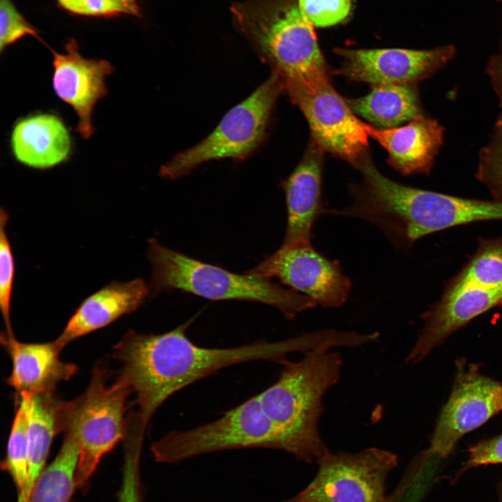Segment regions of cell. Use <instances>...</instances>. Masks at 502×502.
Listing matches in <instances>:
<instances>
[{
  "instance_id": "cb8c5ba5",
  "label": "cell",
  "mask_w": 502,
  "mask_h": 502,
  "mask_svg": "<svg viewBox=\"0 0 502 502\" xmlns=\"http://www.w3.org/2000/svg\"><path fill=\"white\" fill-rule=\"evenodd\" d=\"M1 466L10 475L19 495L25 487L28 473L26 416L20 402L8 437L6 458Z\"/></svg>"
},
{
  "instance_id": "4dcf8cb0",
  "label": "cell",
  "mask_w": 502,
  "mask_h": 502,
  "mask_svg": "<svg viewBox=\"0 0 502 502\" xmlns=\"http://www.w3.org/2000/svg\"><path fill=\"white\" fill-rule=\"evenodd\" d=\"M494 464H502V434L470 447L468 459L460 473L473 467Z\"/></svg>"
},
{
  "instance_id": "9a60e30c",
  "label": "cell",
  "mask_w": 502,
  "mask_h": 502,
  "mask_svg": "<svg viewBox=\"0 0 502 502\" xmlns=\"http://www.w3.org/2000/svg\"><path fill=\"white\" fill-rule=\"evenodd\" d=\"M52 52L54 90L77 114V132L82 138L89 139L94 132L92 125L94 107L107 93L105 81L114 71V67L106 60L83 57L74 39L66 44L64 52Z\"/></svg>"
},
{
  "instance_id": "7a4b0ae2",
  "label": "cell",
  "mask_w": 502,
  "mask_h": 502,
  "mask_svg": "<svg viewBox=\"0 0 502 502\" xmlns=\"http://www.w3.org/2000/svg\"><path fill=\"white\" fill-rule=\"evenodd\" d=\"M357 214L379 227L397 248L455 226L502 220V201L468 199L408 186L370 171L360 191Z\"/></svg>"
},
{
  "instance_id": "5b68a950",
  "label": "cell",
  "mask_w": 502,
  "mask_h": 502,
  "mask_svg": "<svg viewBox=\"0 0 502 502\" xmlns=\"http://www.w3.org/2000/svg\"><path fill=\"white\" fill-rule=\"evenodd\" d=\"M241 31L282 81L328 75L314 26L297 0H250L232 6Z\"/></svg>"
},
{
  "instance_id": "7402d4cb",
  "label": "cell",
  "mask_w": 502,
  "mask_h": 502,
  "mask_svg": "<svg viewBox=\"0 0 502 502\" xmlns=\"http://www.w3.org/2000/svg\"><path fill=\"white\" fill-rule=\"evenodd\" d=\"M347 102L355 114L380 129L397 127L423 114L417 91L409 84L372 86L366 96Z\"/></svg>"
},
{
  "instance_id": "f546056e",
  "label": "cell",
  "mask_w": 502,
  "mask_h": 502,
  "mask_svg": "<svg viewBox=\"0 0 502 502\" xmlns=\"http://www.w3.org/2000/svg\"><path fill=\"white\" fill-rule=\"evenodd\" d=\"M26 36L41 38L12 0H0V52Z\"/></svg>"
},
{
  "instance_id": "1f68e13d",
  "label": "cell",
  "mask_w": 502,
  "mask_h": 502,
  "mask_svg": "<svg viewBox=\"0 0 502 502\" xmlns=\"http://www.w3.org/2000/svg\"><path fill=\"white\" fill-rule=\"evenodd\" d=\"M487 73L502 107V45L499 52L491 57L487 67Z\"/></svg>"
},
{
  "instance_id": "6da1fadb",
  "label": "cell",
  "mask_w": 502,
  "mask_h": 502,
  "mask_svg": "<svg viewBox=\"0 0 502 502\" xmlns=\"http://www.w3.org/2000/svg\"><path fill=\"white\" fill-rule=\"evenodd\" d=\"M193 321L160 334L130 330L114 347V357L122 364L120 376L135 394L137 413L146 423L175 393L222 369L254 360L282 363L287 354L308 348L304 335L229 348L204 347L187 336Z\"/></svg>"
},
{
  "instance_id": "484cf974",
  "label": "cell",
  "mask_w": 502,
  "mask_h": 502,
  "mask_svg": "<svg viewBox=\"0 0 502 502\" xmlns=\"http://www.w3.org/2000/svg\"><path fill=\"white\" fill-rule=\"evenodd\" d=\"M61 9L85 17L141 16L137 0H55Z\"/></svg>"
},
{
  "instance_id": "8fae6325",
  "label": "cell",
  "mask_w": 502,
  "mask_h": 502,
  "mask_svg": "<svg viewBox=\"0 0 502 502\" xmlns=\"http://www.w3.org/2000/svg\"><path fill=\"white\" fill-rule=\"evenodd\" d=\"M317 463L312 481L282 502H387V478L398 458L378 448L356 452L328 450Z\"/></svg>"
},
{
  "instance_id": "ffe728a7",
  "label": "cell",
  "mask_w": 502,
  "mask_h": 502,
  "mask_svg": "<svg viewBox=\"0 0 502 502\" xmlns=\"http://www.w3.org/2000/svg\"><path fill=\"white\" fill-rule=\"evenodd\" d=\"M15 159L29 167L46 169L66 162L72 142L63 121L56 115L38 114L19 120L10 138Z\"/></svg>"
},
{
  "instance_id": "f1b7e54d",
  "label": "cell",
  "mask_w": 502,
  "mask_h": 502,
  "mask_svg": "<svg viewBox=\"0 0 502 502\" xmlns=\"http://www.w3.org/2000/svg\"><path fill=\"white\" fill-rule=\"evenodd\" d=\"M304 17L314 27L325 28L340 24L350 15L351 0H297Z\"/></svg>"
},
{
  "instance_id": "836d02e7",
  "label": "cell",
  "mask_w": 502,
  "mask_h": 502,
  "mask_svg": "<svg viewBox=\"0 0 502 502\" xmlns=\"http://www.w3.org/2000/svg\"><path fill=\"white\" fill-rule=\"evenodd\" d=\"M495 1H502V0H495Z\"/></svg>"
},
{
  "instance_id": "ac0fdd59",
  "label": "cell",
  "mask_w": 502,
  "mask_h": 502,
  "mask_svg": "<svg viewBox=\"0 0 502 502\" xmlns=\"http://www.w3.org/2000/svg\"><path fill=\"white\" fill-rule=\"evenodd\" d=\"M364 127L386 150L390 165L404 175L429 174L443 140L444 128L423 114L400 127L380 129L365 123Z\"/></svg>"
},
{
  "instance_id": "d6a6232c",
  "label": "cell",
  "mask_w": 502,
  "mask_h": 502,
  "mask_svg": "<svg viewBox=\"0 0 502 502\" xmlns=\"http://www.w3.org/2000/svg\"><path fill=\"white\" fill-rule=\"evenodd\" d=\"M498 502H502V481L497 485Z\"/></svg>"
},
{
  "instance_id": "3957f363",
  "label": "cell",
  "mask_w": 502,
  "mask_h": 502,
  "mask_svg": "<svg viewBox=\"0 0 502 502\" xmlns=\"http://www.w3.org/2000/svg\"><path fill=\"white\" fill-rule=\"evenodd\" d=\"M332 347L317 346L298 361L286 359L277 381L257 394L264 412L283 434L287 452L306 463L317 462L328 450L319 422L324 395L338 381L342 367Z\"/></svg>"
},
{
  "instance_id": "44dd1931",
  "label": "cell",
  "mask_w": 502,
  "mask_h": 502,
  "mask_svg": "<svg viewBox=\"0 0 502 502\" xmlns=\"http://www.w3.org/2000/svg\"><path fill=\"white\" fill-rule=\"evenodd\" d=\"M27 423L28 473L25 487L17 502H28L33 486L45 469L54 436L59 433L56 411L59 401L53 393L19 395Z\"/></svg>"
},
{
  "instance_id": "4316f807",
  "label": "cell",
  "mask_w": 502,
  "mask_h": 502,
  "mask_svg": "<svg viewBox=\"0 0 502 502\" xmlns=\"http://www.w3.org/2000/svg\"><path fill=\"white\" fill-rule=\"evenodd\" d=\"M9 215L0 210V307L6 333L13 334L10 322V302L15 275V261L7 234Z\"/></svg>"
},
{
  "instance_id": "52a82bcc",
  "label": "cell",
  "mask_w": 502,
  "mask_h": 502,
  "mask_svg": "<svg viewBox=\"0 0 502 502\" xmlns=\"http://www.w3.org/2000/svg\"><path fill=\"white\" fill-rule=\"evenodd\" d=\"M131 390L119 375L112 383L103 370L96 368L82 394L68 402H59L58 432L73 438L79 448L76 487L84 490L102 457L127 434L124 414Z\"/></svg>"
},
{
  "instance_id": "d6986e66",
  "label": "cell",
  "mask_w": 502,
  "mask_h": 502,
  "mask_svg": "<svg viewBox=\"0 0 502 502\" xmlns=\"http://www.w3.org/2000/svg\"><path fill=\"white\" fill-rule=\"evenodd\" d=\"M149 293L150 287L142 279L114 282L105 286L83 301L56 343L62 349L70 342L135 311Z\"/></svg>"
},
{
  "instance_id": "d4e9b609",
  "label": "cell",
  "mask_w": 502,
  "mask_h": 502,
  "mask_svg": "<svg viewBox=\"0 0 502 502\" xmlns=\"http://www.w3.org/2000/svg\"><path fill=\"white\" fill-rule=\"evenodd\" d=\"M476 178L502 201V114L496 121L489 144L480 152Z\"/></svg>"
},
{
  "instance_id": "e0dca14e",
  "label": "cell",
  "mask_w": 502,
  "mask_h": 502,
  "mask_svg": "<svg viewBox=\"0 0 502 502\" xmlns=\"http://www.w3.org/2000/svg\"><path fill=\"white\" fill-rule=\"evenodd\" d=\"M1 340L12 362L8 383L21 394L53 393L56 385L70 379L77 370L71 363L63 361L62 350L55 340L45 343H26L6 333Z\"/></svg>"
},
{
  "instance_id": "30bf717a",
  "label": "cell",
  "mask_w": 502,
  "mask_h": 502,
  "mask_svg": "<svg viewBox=\"0 0 502 502\" xmlns=\"http://www.w3.org/2000/svg\"><path fill=\"white\" fill-rule=\"evenodd\" d=\"M284 91L306 118L312 141L324 152L356 167L367 157L364 123L330 82L328 75L303 81H282Z\"/></svg>"
},
{
  "instance_id": "2e32d148",
  "label": "cell",
  "mask_w": 502,
  "mask_h": 502,
  "mask_svg": "<svg viewBox=\"0 0 502 502\" xmlns=\"http://www.w3.org/2000/svg\"><path fill=\"white\" fill-rule=\"evenodd\" d=\"M323 151L313 142L283 183L287 224L282 245L311 243L314 225L325 213L322 199Z\"/></svg>"
},
{
  "instance_id": "277c9868",
  "label": "cell",
  "mask_w": 502,
  "mask_h": 502,
  "mask_svg": "<svg viewBox=\"0 0 502 502\" xmlns=\"http://www.w3.org/2000/svg\"><path fill=\"white\" fill-rule=\"evenodd\" d=\"M147 256L153 295L181 290L213 301L258 302L275 307L289 319L317 305L311 298L284 289L268 277L231 273L167 248L156 239L149 241Z\"/></svg>"
},
{
  "instance_id": "83f0119b",
  "label": "cell",
  "mask_w": 502,
  "mask_h": 502,
  "mask_svg": "<svg viewBox=\"0 0 502 502\" xmlns=\"http://www.w3.org/2000/svg\"><path fill=\"white\" fill-rule=\"evenodd\" d=\"M143 440L135 436L126 440L122 480L117 502H143L140 459Z\"/></svg>"
},
{
  "instance_id": "4fadbf2b",
  "label": "cell",
  "mask_w": 502,
  "mask_h": 502,
  "mask_svg": "<svg viewBox=\"0 0 502 502\" xmlns=\"http://www.w3.org/2000/svg\"><path fill=\"white\" fill-rule=\"evenodd\" d=\"M248 273L277 277L291 289L302 292L324 307L342 305L351 287L340 263L327 259L311 243L282 245Z\"/></svg>"
},
{
  "instance_id": "ba28073f",
  "label": "cell",
  "mask_w": 502,
  "mask_h": 502,
  "mask_svg": "<svg viewBox=\"0 0 502 502\" xmlns=\"http://www.w3.org/2000/svg\"><path fill=\"white\" fill-rule=\"evenodd\" d=\"M243 448L287 451L283 434L264 412L257 395L213 421L187 430L171 431L151 446L155 460L167 464Z\"/></svg>"
},
{
  "instance_id": "9c48e42d",
  "label": "cell",
  "mask_w": 502,
  "mask_h": 502,
  "mask_svg": "<svg viewBox=\"0 0 502 502\" xmlns=\"http://www.w3.org/2000/svg\"><path fill=\"white\" fill-rule=\"evenodd\" d=\"M281 79L274 72L246 99L232 107L204 139L181 152L160 169L161 176H183L201 164L224 158L243 159L262 142L278 96Z\"/></svg>"
},
{
  "instance_id": "7c38bea8",
  "label": "cell",
  "mask_w": 502,
  "mask_h": 502,
  "mask_svg": "<svg viewBox=\"0 0 502 502\" xmlns=\"http://www.w3.org/2000/svg\"><path fill=\"white\" fill-rule=\"evenodd\" d=\"M455 383L439 415L427 459H444L459 440L502 411V383L482 374L476 364L457 362Z\"/></svg>"
},
{
  "instance_id": "8992f818",
  "label": "cell",
  "mask_w": 502,
  "mask_h": 502,
  "mask_svg": "<svg viewBox=\"0 0 502 502\" xmlns=\"http://www.w3.org/2000/svg\"><path fill=\"white\" fill-rule=\"evenodd\" d=\"M502 307V237L480 239L476 253L421 319L424 327L407 363L423 359L452 333L494 307Z\"/></svg>"
},
{
  "instance_id": "5bb4252c",
  "label": "cell",
  "mask_w": 502,
  "mask_h": 502,
  "mask_svg": "<svg viewBox=\"0 0 502 502\" xmlns=\"http://www.w3.org/2000/svg\"><path fill=\"white\" fill-rule=\"evenodd\" d=\"M342 58L340 74L372 86L413 85L445 66L455 56L452 45L430 50L335 49Z\"/></svg>"
},
{
  "instance_id": "603a6c76",
  "label": "cell",
  "mask_w": 502,
  "mask_h": 502,
  "mask_svg": "<svg viewBox=\"0 0 502 502\" xmlns=\"http://www.w3.org/2000/svg\"><path fill=\"white\" fill-rule=\"evenodd\" d=\"M79 455L76 441L66 435L57 455L36 479L28 502H70L77 488Z\"/></svg>"
}]
</instances>
